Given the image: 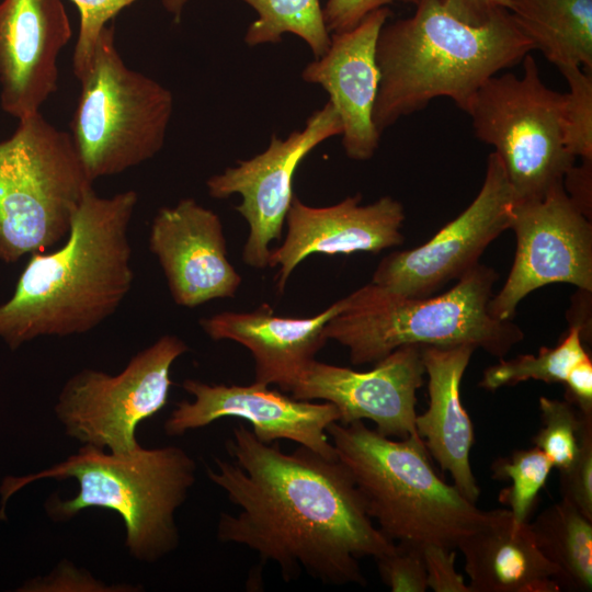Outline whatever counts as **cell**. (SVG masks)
I'll return each mask as SVG.
<instances>
[{
	"label": "cell",
	"instance_id": "1",
	"mask_svg": "<svg viewBox=\"0 0 592 592\" xmlns=\"http://www.w3.org/2000/svg\"><path fill=\"white\" fill-rule=\"evenodd\" d=\"M226 447L232 460L216 457V467L206 470L239 509L220 514L221 543L246 546L262 563H275L286 582L306 572L327 584H366L358 560H376L395 542L369 517L338 458L303 446L285 453L244 424L232 428Z\"/></svg>",
	"mask_w": 592,
	"mask_h": 592
},
{
	"label": "cell",
	"instance_id": "2",
	"mask_svg": "<svg viewBox=\"0 0 592 592\" xmlns=\"http://www.w3.org/2000/svg\"><path fill=\"white\" fill-rule=\"evenodd\" d=\"M137 203L134 190L100 196L89 186L64 244L30 254L0 304V340L16 350L41 337L84 334L109 319L134 282L128 230Z\"/></svg>",
	"mask_w": 592,
	"mask_h": 592
},
{
	"label": "cell",
	"instance_id": "3",
	"mask_svg": "<svg viewBox=\"0 0 592 592\" xmlns=\"http://www.w3.org/2000/svg\"><path fill=\"white\" fill-rule=\"evenodd\" d=\"M532 50L533 43L509 10L471 25L451 14L441 0H418L412 16L385 24L378 35L375 127L382 135L440 96L465 111L489 78L522 62Z\"/></svg>",
	"mask_w": 592,
	"mask_h": 592
},
{
	"label": "cell",
	"instance_id": "4",
	"mask_svg": "<svg viewBox=\"0 0 592 592\" xmlns=\"http://www.w3.org/2000/svg\"><path fill=\"white\" fill-rule=\"evenodd\" d=\"M196 464L179 446L114 454L82 445L76 454L42 471L8 476L0 486V519L5 504L20 489L41 479H75L78 492L70 499L57 493L45 503L47 515L65 522L79 512L100 508L116 512L125 526V547L143 562H156L180 543L175 512L195 482Z\"/></svg>",
	"mask_w": 592,
	"mask_h": 592
},
{
	"label": "cell",
	"instance_id": "5",
	"mask_svg": "<svg viewBox=\"0 0 592 592\" xmlns=\"http://www.w3.org/2000/svg\"><path fill=\"white\" fill-rule=\"evenodd\" d=\"M497 278L494 270L478 263L435 297L401 296L371 282L348 295V307L327 323L325 335L345 346L354 365L376 363L411 344H468L501 360L524 333L512 320L490 315Z\"/></svg>",
	"mask_w": 592,
	"mask_h": 592
},
{
	"label": "cell",
	"instance_id": "6",
	"mask_svg": "<svg viewBox=\"0 0 592 592\" xmlns=\"http://www.w3.org/2000/svg\"><path fill=\"white\" fill-rule=\"evenodd\" d=\"M327 434L369 517L392 542L457 548L483 511L435 473L419 435H382L364 421L333 422Z\"/></svg>",
	"mask_w": 592,
	"mask_h": 592
},
{
	"label": "cell",
	"instance_id": "7",
	"mask_svg": "<svg viewBox=\"0 0 592 592\" xmlns=\"http://www.w3.org/2000/svg\"><path fill=\"white\" fill-rule=\"evenodd\" d=\"M70 137L90 182L153 158L173 113L172 92L127 67L106 26L80 79Z\"/></svg>",
	"mask_w": 592,
	"mask_h": 592
},
{
	"label": "cell",
	"instance_id": "8",
	"mask_svg": "<svg viewBox=\"0 0 592 592\" xmlns=\"http://www.w3.org/2000/svg\"><path fill=\"white\" fill-rule=\"evenodd\" d=\"M89 181L69 134L41 112L0 141V259L44 252L67 237Z\"/></svg>",
	"mask_w": 592,
	"mask_h": 592
},
{
	"label": "cell",
	"instance_id": "9",
	"mask_svg": "<svg viewBox=\"0 0 592 592\" xmlns=\"http://www.w3.org/2000/svg\"><path fill=\"white\" fill-rule=\"evenodd\" d=\"M522 62V76H492L464 111L475 136L494 148L515 202L544 197L576 163L561 138L563 93L543 82L531 54Z\"/></svg>",
	"mask_w": 592,
	"mask_h": 592
},
{
	"label": "cell",
	"instance_id": "10",
	"mask_svg": "<svg viewBox=\"0 0 592 592\" xmlns=\"http://www.w3.org/2000/svg\"><path fill=\"white\" fill-rule=\"evenodd\" d=\"M187 351L182 339L164 334L136 353L118 374L83 368L72 375L54 407L65 433L114 454L138 448V425L167 405L171 367Z\"/></svg>",
	"mask_w": 592,
	"mask_h": 592
},
{
	"label": "cell",
	"instance_id": "11",
	"mask_svg": "<svg viewBox=\"0 0 592 592\" xmlns=\"http://www.w3.org/2000/svg\"><path fill=\"white\" fill-rule=\"evenodd\" d=\"M510 229L516 249L502 288L489 301V312L512 320L530 293L551 283L592 292V225L567 195L563 184L539 200L515 202Z\"/></svg>",
	"mask_w": 592,
	"mask_h": 592
},
{
	"label": "cell",
	"instance_id": "12",
	"mask_svg": "<svg viewBox=\"0 0 592 592\" xmlns=\"http://www.w3.org/2000/svg\"><path fill=\"white\" fill-rule=\"evenodd\" d=\"M513 204L504 167L491 152L482 185L467 208L425 243L386 255L372 283L401 296H431L478 264L486 248L510 229Z\"/></svg>",
	"mask_w": 592,
	"mask_h": 592
},
{
	"label": "cell",
	"instance_id": "13",
	"mask_svg": "<svg viewBox=\"0 0 592 592\" xmlns=\"http://www.w3.org/2000/svg\"><path fill=\"white\" fill-rule=\"evenodd\" d=\"M341 134L340 116L328 101L307 118L300 130L285 139L273 135L263 152L238 161L236 167H228L206 181L213 198L241 196L235 209L249 225L242 250L246 264L255 269L267 266L270 243L281 238L294 197L293 178L299 163L321 143Z\"/></svg>",
	"mask_w": 592,
	"mask_h": 592
},
{
	"label": "cell",
	"instance_id": "14",
	"mask_svg": "<svg viewBox=\"0 0 592 592\" xmlns=\"http://www.w3.org/2000/svg\"><path fill=\"white\" fill-rule=\"evenodd\" d=\"M182 387L194 399L175 405L163 425L168 435H182L234 417L249 422L263 443L289 440L327 458H337L327 428L339 422L340 415L330 402L296 399L258 382L225 385L185 379Z\"/></svg>",
	"mask_w": 592,
	"mask_h": 592
},
{
	"label": "cell",
	"instance_id": "15",
	"mask_svg": "<svg viewBox=\"0 0 592 592\" xmlns=\"http://www.w3.org/2000/svg\"><path fill=\"white\" fill-rule=\"evenodd\" d=\"M421 350V345H403L366 372L312 360L289 394L334 405L341 424L369 420L388 437L418 435L417 391L425 375Z\"/></svg>",
	"mask_w": 592,
	"mask_h": 592
},
{
	"label": "cell",
	"instance_id": "16",
	"mask_svg": "<svg viewBox=\"0 0 592 592\" xmlns=\"http://www.w3.org/2000/svg\"><path fill=\"white\" fill-rule=\"evenodd\" d=\"M149 249L179 306L194 308L235 297L242 282L228 260L219 216L194 198L159 208L150 226Z\"/></svg>",
	"mask_w": 592,
	"mask_h": 592
},
{
	"label": "cell",
	"instance_id": "17",
	"mask_svg": "<svg viewBox=\"0 0 592 592\" xmlns=\"http://www.w3.org/2000/svg\"><path fill=\"white\" fill-rule=\"evenodd\" d=\"M361 194L338 204L314 207L296 195L286 214L287 234L271 250L267 266H278L276 287L283 292L295 267L311 254L378 253L400 246L406 218L402 204L391 196L362 205Z\"/></svg>",
	"mask_w": 592,
	"mask_h": 592
},
{
	"label": "cell",
	"instance_id": "18",
	"mask_svg": "<svg viewBox=\"0 0 592 592\" xmlns=\"http://www.w3.org/2000/svg\"><path fill=\"white\" fill-rule=\"evenodd\" d=\"M71 37L61 0L0 1V103L21 119L57 90L58 57Z\"/></svg>",
	"mask_w": 592,
	"mask_h": 592
},
{
	"label": "cell",
	"instance_id": "19",
	"mask_svg": "<svg viewBox=\"0 0 592 592\" xmlns=\"http://www.w3.org/2000/svg\"><path fill=\"white\" fill-rule=\"evenodd\" d=\"M391 12L387 7L367 14L354 29L332 33L329 48L307 64L301 78L321 86L342 123L345 155L358 161L371 159L380 134L373 121L379 86L376 43Z\"/></svg>",
	"mask_w": 592,
	"mask_h": 592
},
{
	"label": "cell",
	"instance_id": "20",
	"mask_svg": "<svg viewBox=\"0 0 592 592\" xmlns=\"http://www.w3.org/2000/svg\"><path fill=\"white\" fill-rule=\"evenodd\" d=\"M348 296L314 317L275 316L263 304L253 311H223L203 318L200 325L214 341H235L254 360V382L277 385L289 392L304 368L328 341L327 323L348 307Z\"/></svg>",
	"mask_w": 592,
	"mask_h": 592
},
{
	"label": "cell",
	"instance_id": "21",
	"mask_svg": "<svg viewBox=\"0 0 592 592\" xmlns=\"http://www.w3.org/2000/svg\"><path fill=\"white\" fill-rule=\"evenodd\" d=\"M476 348L422 346V361L429 377V406L415 418V430L429 454L453 485L469 501L476 502L480 489L474 476L469 454L475 441L473 422L460 401V382Z\"/></svg>",
	"mask_w": 592,
	"mask_h": 592
},
{
	"label": "cell",
	"instance_id": "22",
	"mask_svg": "<svg viewBox=\"0 0 592 592\" xmlns=\"http://www.w3.org/2000/svg\"><path fill=\"white\" fill-rule=\"evenodd\" d=\"M457 549L470 592H560L557 569L538 549L528 522L517 524L508 509L483 511Z\"/></svg>",
	"mask_w": 592,
	"mask_h": 592
},
{
	"label": "cell",
	"instance_id": "23",
	"mask_svg": "<svg viewBox=\"0 0 592 592\" xmlns=\"http://www.w3.org/2000/svg\"><path fill=\"white\" fill-rule=\"evenodd\" d=\"M509 12L557 68L592 72V0H511Z\"/></svg>",
	"mask_w": 592,
	"mask_h": 592
},
{
	"label": "cell",
	"instance_id": "24",
	"mask_svg": "<svg viewBox=\"0 0 592 592\" xmlns=\"http://www.w3.org/2000/svg\"><path fill=\"white\" fill-rule=\"evenodd\" d=\"M534 540L557 573L559 591L590 592L592 588V520L560 500L528 523Z\"/></svg>",
	"mask_w": 592,
	"mask_h": 592
},
{
	"label": "cell",
	"instance_id": "25",
	"mask_svg": "<svg viewBox=\"0 0 592 592\" xmlns=\"http://www.w3.org/2000/svg\"><path fill=\"white\" fill-rule=\"evenodd\" d=\"M252 7L258 19L244 35V43L257 46L278 43L292 33L307 43L315 58L329 48L331 34L327 30L319 0H241Z\"/></svg>",
	"mask_w": 592,
	"mask_h": 592
},
{
	"label": "cell",
	"instance_id": "26",
	"mask_svg": "<svg viewBox=\"0 0 592 592\" xmlns=\"http://www.w3.org/2000/svg\"><path fill=\"white\" fill-rule=\"evenodd\" d=\"M587 355L580 328L570 326L567 334L554 348H542L537 355L501 358L483 372L479 386L496 390L528 379L546 384L563 383L571 367Z\"/></svg>",
	"mask_w": 592,
	"mask_h": 592
},
{
	"label": "cell",
	"instance_id": "27",
	"mask_svg": "<svg viewBox=\"0 0 592 592\" xmlns=\"http://www.w3.org/2000/svg\"><path fill=\"white\" fill-rule=\"evenodd\" d=\"M553 468L546 455L536 446L513 452L491 465L494 479L511 480L512 485L499 493V501L506 505L517 524L528 522V516Z\"/></svg>",
	"mask_w": 592,
	"mask_h": 592
},
{
	"label": "cell",
	"instance_id": "28",
	"mask_svg": "<svg viewBox=\"0 0 592 592\" xmlns=\"http://www.w3.org/2000/svg\"><path fill=\"white\" fill-rule=\"evenodd\" d=\"M542 428L533 436L534 446L539 448L559 470L574 459L587 420L592 414L582 413L567 400L539 398Z\"/></svg>",
	"mask_w": 592,
	"mask_h": 592
},
{
	"label": "cell",
	"instance_id": "29",
	"mask_svg": "<svg viewBox=\"0 0 592 592\" xmlns=\"http://www.w3.org/2000/svg\"><path fill=\"white\" fill-rule=\"evenodd\" d=\"M558 69L569 87L560 113L562 144L576 159L592 160V72L577 66Z\"/></svg>",
	"mask_w": 592,
	"mask_h": 592
},
{
	"label": "cell",
	"instance_id": "30",
	"mask_svg": "<svg viewBox=\"0 0 592 592\" xmlns=\"http://www.w3.org/2000/svg\"><path fill=\"white\" fill-rule=\"evenodd\" d=\"M80 12V27L72 55V69L80 79L86 72L107 22L137 0H71Z\"/></svg>",
	"mask_w": 592,
	"mask_h": 592
},
{
	"label": "cell",
	"instance_id": "31",
	"mask_svg": "<svg viewBox=\"0 0 592 592\" xmlns=\"http://www.w3.org/2000/svg\"><path fill=\"white\" fill-rule=\"evenodd\" d=\"M383 583L392 592H424L428 577L422 545L397 542L394 548L376 559Z\"/></svg>",
	"mask_w": 592,
	"mask_h": 592
},
{
	"label": "cell",
	"instance_id": "32",
	"mask_svg": "<svg viewBox=\"0 0 592 592\" xmlns=\"http://www.w3.org/2000/svg\"><path fill=\"white\" fill-rule=\"evenodd\" d=\"M559 471L561 499L592 520V418L583 426L574 459Z\"/></svg>",
	"mask_w": 592,
	"mask_h": 592
},
{
	"label": "cell",
	"instance_id": "33",
	"mask_svg": "<svg viewBox=\"0 0 592 592\" xmlns=\"http://www.w3.org/2000/svg\"><path fill=\"white\" fill-rule=\"evenodd\" d=\"M423 559L428 577V589L434 592H470L464 577L456 571L453 548L423 545Z\"/></svg>",
	"mask_w": 592,
	"mask_h": 592
},
{
	"label": "cell",
	"instance_id": "34",
	"mask_svg": "<svg viewBox=\"0 0 592 592\" xmlns=\"http://www.w3.org/2000/svg\"><path fill=\"white\" fill-rule=\"evenodd\" d=\"M394 2L417 4L418 0H327L323 20L330 34L354 29L367 14Z\"/></svg>",
	"mask_w": 592,
	"mask_h": 592
},
{
	"label": "cell",
	"instance_id": "35",
	"mask_svg": "<svg viewBox=\"0 0 592 592\" xmlns=\"http://www.w3.org/2000/svg\"><path fill=\"white\" fill-rule=\"evenodd\" d=\"M117 587V585H115ZM94 579L87 571L75 568L69 562L60 563L49 576L33 579L25 583L22 591H117Z\"/></svg>",
	"mask_w": 592,
	"mask_h": 592
},
{
	"label": "cell",
	"instance_id": "36",
	"mask_svg": "<svg viewBox=\"0 0 592 592\" xmlns=\"http://www.w3.org/2000/svg\"><path fill=\"white\" fill-rule=\"evenodd\" d=\"M563 384L566 400L582 413L592 414V361L589 354L571 367Z\"/></svg>",
	"mask_w": 592,
	"mask_h": 592
},
{
	"label": "cell",
	"instance_id": "37",
	"mask_svg": "<svg viewBox=\"0 0 592 592\" xmlns=\"http://www.w3.org/2000/svg\"><path fill=\"white\" fill-rule=\"evenodd\" d=\"M444 8L458 20L481 25L501 11L510 9L511 0H441Z\"/></svg>",
	"mask_w": 592,
	"mask_h": 592
},
{
	"label": "cell",
	"instance_id": "38",
	"mask_svg": "<svg viewBox=\"0 0 592 592\" xmlns=\"http://www.w3.org/2000/svg\"><path fill=\"white\" fill-rule=\"evenodd\" d=\"M563 189L577 208L591 219L592 215V160H581L565 174Z\"/></svg>",
	"mask_w": 592,
	"mask_h": 592
},
{
	"label": "cell",
	"instance_id": "39",
	"mask_svg": "<svg viewBox=\"0 0 592 592\" xmlns=\"http://www.w3.org/2000/svg\"><path fill=\"white\" fill-rule=\"evenodd\" d=\"M187 0H162L163 7L174 16L175 22L181 18L182 10Z\"/></svg>",
	"mask_w": 592,
	"mask_h": 592
}]
</instances>
